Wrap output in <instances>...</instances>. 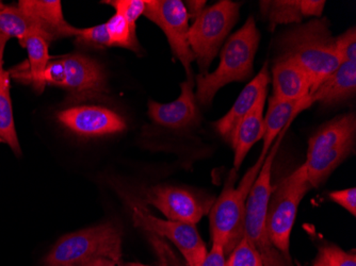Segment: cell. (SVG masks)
I'll return each instance as SVG.
<instances>
[{
	"label": "cell",
	"instance_id": "cell-6",
	"mask_svg": "<svg viewBox=\"0 0 356 266\" xmlns=\"http://www.w3.org/2000/svg\"><path fill=\"white\" fill-rule=\"evenodd\" d=\"M266 157L259 156L236 189L235 169L209 212L210 232L213 242L223 245L225 253H231L245 237V201L254 181L257 178Z\"/></svg>",
	"mask_w": 356,
	"mask_h": 266
},
{
	"label": "cell",
	"instance_id": "cell-12",
	"mask_svg": "<svg viewBox=\"0 0 356 266\" xmlns=\"http://www.w3.org/2000/svg\"><path fill=\"white\" fill-rule=\"evenodd\" d=\"M60 60L65 72L63 89L69 92L71 103L101 98L107 93V78L99 62L81 53L65 55Z\"/></svg>",
	"mask_w": 356,
	"mask_h": 266
},
{
	"label": "cell",
	"instance_id": "cell-10",
	"mask_svg": "<svg viewBox=\"0 0 356 266\" xmlns=\"http://www.w3.org/2000/svg\"><path fill=\"white\" fill-rule=\"evenodd\" d=\"M133 219L136 227L172 242L185 258L188 266H201L203 263L207 248L195 225L158 219L141 207L134 208Z\"/></svg>",
	"mask_w": 356,
	"mask_h": 266
},
{
	"label": "cell",
	"instance_id": "cell-35",
	"mask_svg": "<svg viewBox=\"0 0 356 266\" xmlns=\"http://www.w3.org/2000/svg\"><path fill=\"white\" fill-rule=\"evenodd\" d=\"M189 19L195 21L201 15L202 12L206 9V1L204 0H189L185 3Z\"/></svg>",
	"mask_w": 356,
	"mask_h": 266
},
{
	"label": "cell",
	"instance_id": "cell-13",
	"mask_svg": "<svg viewBox=\"0 0 356 266\" xmlns=\"http://www.w3.org/2000/svg\"><path fill=\"white\" fill-rule=\"evenodd\" d=\"M60 123L80 137H103L126 129L123 117L107 108L76 106L58 113Z\"/></svg>",
	"mask_w": 356,
	"mask_h": 266
},
{
	"label": "cell",
	"instance_id": "cell-18",
	"mask_svg": "<svg viewBox=\"0 0 356 266\" xmlns=\"http://www.w3.org/2000/svg\"><path fill=\"white\" fill-rule=\"evenodd\" d=\"M356 92V61L343 62L309 95L312 105L334 106L354 97Z\"/></svg>",
	"mask_w": 356,
	"mask_h": 266
},
{
	"label": "cell",
	"instance_id": "cell-9",
	"mask_svg": "<svg viewBox=\"0 0 356 266\" xmlns=\"http://www.w3.org/2000/svg\"><path fill=\"white\" fill-rule=\"evenodd\" d=\"M143 15L165 32L174 56L183 64L191 79L192 62L195 60L189 44V16L181 0H147Z\"/></svg>",
	"mask_w": 356,
	"mask_h": 266
},
{
	"label": "cell",
	"instance_id": "cell-1",
	"mask_svg": "<svg viewBox=\"0 0 356 266\" xmlns=\"http://www.w3.org/2000/svg\"><path fill=\"white\" fill-rule=\"evenodd\" d=\"M277 57L297 63L309 75L311 94L341 65L327 19H315L286 30L277 40Z\"/></svg>",
	"mask_w": 356,
	"mask_h": 266
},
{
	"label": "cell",
	"instance_id": "cell-8",
	"mask_svg": "<svg viewBox=\"0 0 356 266\" xmlns=\"http://www.w3.org/2000/svg\"><path fill=\"white\" fill-rule=\"evenodd\" d=\"M240 7L239 3L222 0L206 8L189 28L190 47L201 75L208 74L211 62L237 23Z\"/></svg>",
	"mask_w": 356,
	"mask_h": 266
},
{
	"label": "cell",
	"instance_id": "cell-36",
	"mask_svg": "<svg viewBox=\"0 0 356 266\" xmlns=\"http://www.w3.org/2000/svg\"><path fill=\"white\" fill-rule=\"evenodd\" d=\"M79 266H122V263H117V262L112 261V260L102 258V259L86 262V263L80 264Z\"/></svg>",
	"mask_w": 356,
	"mask_h": 266
},
{
	"label": "cell",
	"instance_id": "cell-38",
	"mask_svg": "<svg viewBox=\"0 0 356 266\" xmlns=\"http://www.w3.org/2000/svg\"><path fill=\"white\" fill-rule=\"evenodd\" d=\"M126 266H149V265H145V264H141V263H136V262H133V263H127L126 264ZM160 266H167L165 264H161Z\"/></svg>",
	"mask_w": 356,
	"mask_h": 266
},
{
	"label": "cell",
	"instance_id": "cell-29",
	"mask_svg": "<svg viewBox=\"0 0 356 266\" xmlns=\"http://www.w3.org/2000/svg\"><path fill=\"white\" fill-rule=\"evenodd\" d=\"M115 8L117 14L123 16L126 21L136 25L140 16L143 15L145 11V1L144 0H109L102 1Z\"/></svg>",
	"mask_w": 356,
	"mask_h": 266
},
{
	"label": "cell",
	"instance_id": "cell-28",
	"mask_svg": "<svg viewBox=\"0 0 356 266\" xmlns=\"http://www.w3.org/2000/svg\"><path fill=\"white\" fill-rule=\"evenodd\" d=\"M316 259L325 266H356L355 253H347L336 245H325L320 248Z\"/></svg>",
	"mask_w": 356,
	"mask_h": 266
},
{
	"label": "cell",
	"instance_id": "cell-30",
	"mask_svg": "<svg viewBox=\"0 0 356 266\" xmlns=\"http://www.w3.org/2000/svg\"><path fill=\"white\" fill-rule=\"evenodd\" d=\"M335 46L341 62L356 61L355 28H350L343 35L335 38Z\"/></svg>",
	"mask_w": 356,
	"mask_h": 266
},
{
	"label": "cell",
	"instance_id": "cell-19",
	"mask_svg": "<svg viewBox=\"0 0 356 266\" xmlns=\"http://www.w3.org/2000/svg\"><path fill=\"white\" fill-rule=\"evenodd\" d=\"M312 106L313 105L309 101V96L297 101H277L270 98L267 114L264 117L265 129H264V145L261 156L266 157L274 142L277 141L284 130L289 128L290 123L293 121L296 116L299 115L301 112Z\"/></svg>",
	"mask_w": 356,
	"mask_h": 266
},
{
	"label": "cell",
	"instance_id": "cell-40",
	"mask_svg": "<svg viewBox=\"0 0 356 266\" xmlns=\"http://www.w3.org/2000/svg\"><path fill=\"white\" fill-rule=\"evenodd\" d=\"M3 7H5V5H3V3H1V1H0V9H3Z\"/></svg>",
	"mask_w": 356,
	"mask_h": 266
},
{
	"label": "cell",
	"instance_id": "cell-33",
	"mask_svg": "<svg viewBox=\"0 0 356 266\" xmlns=\"http://www.w3.org/2000/svg\"><path fill=\"white\" fill-rule=\"evenodd\" d=\"M225 255L223 245L218 242H213V247L210 251H207L201 266H225Z\"/></svg>",
	"mask_w": 356,
	"mask_h": 266
},
{
	"label": "cell",
	"instance_id": "cell-3",
	"mask_svg": "<svg viewBox=\"0 0 356 266\" xmlns=\"http://www.w3.org/2000/svg\"><path fill=\"white\" fill-rule=\"evenodd\" d=\"M356 116L346 113L322 125L309 138L307 157L302 164L312 187L321 185L354 151Z\"/></svg>",
	"mask_w": 356,
	"mask_h": 266
},
{
	"label": "cell",
	"instance_id": "cell-4",
	"mask_svg": "<svg viewBox=\"0 0 356 266\" xmlns=\"http://www.w3.org/2000/svg\"><path fill=\"white\" fill-rule=\"evenodd\" d=\"M102 258L122 263V232L115 224L104 223L64 235L44 258L43 265L79 266Z\"/></svg>",
	"mask_w": 356,
	"mask_h": 266
},
{
	"label": "cell",
	"instance_id": "cell-25",
	"mask_svg": "<svg viewBox=\"0 0 356 266\" xmlns=\"http://www.w3.org/2000/svg\"><path fill=\"white\" fill-rule=\"evenodd\" d=\"M108 35H109L111 47H122L129 49L139 55L142 51L141 46L138 41L136 25L126 21L123 16L115 13L106 23Z\"/></svg>",
	"mask_w": 356,
	"mask_h": 266
},
{
	"label": "cell",
	"instance_id": "cell-37",
	"mask_svg": "<svg viewBox=\"0 0 356 266\" xmlns=\"http://www.w3.org/2000/svg\"><path fill=\"white\" fill-rule=\"evenodd\" d=\"M10 38L0 32V69H3V51H5L6 44L9 41Z\"/></svg>",
	"mask_w": 356,
	"mask_h": 266
},
{
	"label": "cell",
	"instance_id": "cell-26",
	"mask_svg": "<svg viewBox=\"0 0 356 266\" xmlns=\"http://www.w3.org/2000/svg\"><path fill=\"white\" fill-rule=\"evenodd\" d=\"M225 266H263V261L253 244L245 235L229 253Z\"/></svg>",
	"mask_w": 356,
	"mask_h": 266
},
{
	"label": "cell",
	"instance_id": "cell-5",
	"mask_svg": "<svg viewBox=\"0 0 356 266\" xmlns=\"http://www.w3.org/2000/svg\"><path fill=\"white\" fill-rule=\"evenodd\" d=\"M286 130L274 142L245 201V235L261 255L263 266H291V262L274 247L267 231V211L273 188L271 176L273 162Z\"/></svg>",
	"mask_w": 356,
	"mask_h": 266
},
{
	"label": "cell",
	"instance_id": "cell-20",
	"mask_svg": "<svg viewBox=\"0 0 356 266\" xmlns=\"http://www.w3.org/2000/svg\"><path fill=\"white\" fill-rule=\"evenodd\" d=\"M266 97L267 94L259 99L257 105L251 112L240 122L236 128L232 140V147L234 149V169L238 171L242 162L245 161L248 153L251 151L254 144L263 140L264 137V110H265Z\"/></svg>",
	"mask_w": 356,
	"mask_h": 266
},
{
	"label": "cell",
	"instance_id": "cell-41",
	"mask_svg": "<svg viewBox=\"0 0 356 266\" xmlns=\"http://www.w3.org/2000/svg\"><path fill=\"white\" fill-rule=\"evenodd\" d=\"M71 266H74V265H71Z\"/></svg>",
	"mask_w": 356,
	"mask_h": 266
},
{
	"label": "cell",
	"instance_id": "cell-24",
	"mask_svg": "<svg viewBox=\"0 0 356 266\" xmlns=\"http://www.w3.org/2000/svg\"><path fill=\"white\" fill-rule=\"evenodd\" d=\"M261 13L267 17L270 27L277 25L297 24L299 25L306 15L302 0H280V1H261Z\"/></svg>",
	"mask_w": 356,
	"mask_h": 266
},
{
	"label": "cell",
	"instance_id": "cell-7",
	"mask_svg": "<svg viewBox=\"0 0 356 266\" xmlns=\"http://www.w3.org/2000/svg\"><path fill=\"white\" fill-rule=\"evenodd\" d=\"M313 189L304 166H300L272 192L267 211V231L274 247L291 262L290 235L304 196Z\"/></svg>",
	"mask_w": 356,
	"mask_h": 266
},
{
	"label": "cell",
	"instance_id": "cell-15",
	"mask_svg": "<svg viewBox=\"0 0 356 266\" xmlns=\"http://www.w3.org/2000/svg\"><path fill=\"white\" fill-rule=\"evenodd\" d=\"M268 85H269V72H268V63H266L256 77H254L245 85V89L242 90L231 110L222 119L213 124L218 133L226 142L232 143L236 128L257 105L259 99L267 94Z\"/></svg>",
	"mask_w": 356,
	"mask_h": 266
},
{
	"label": "cell",
	"instance_id": "cell-2",
	"mask_svg": "<svg viewBox=\"0 0 356 266\" xmlns=\"http://www.w3.org/2000/svg\"><path fill=\"white\" fill-rule=\"evenodd\" d=\"M259 40L261 33L251 16L224 44L217 69L197 76L195 99L200 105H211L220 89L232 82L245 81L252 77Z\"/></svg>",
	"mask_w": 356,
	"mask_h": 266
},
{
	"label": "cell",
	"instance_id": "cell-14",
	"mask_svg": "<svg viewBox=\"0 0 356 266\" xmlns=\"http://www.w3.org/2000/svg\"><path fill=\"white\" fill-rule=\"evenodd\" d=\"M194 81L181 83V95L170 103H149V115L154 123L173 129H183L200 121V111L193 93Z\"/></svg>",
	"mask_w": 356,
	"mask_h": 266
},
{
	"label": "cell",
	"instance_id": "cell-16",
	"mask_svg": "<svg viewBox=\"0 0 356 266\" xmlns=\"http://www.w3.org/2000/svg\"><path fill=\"white\" fill-rule=\"evenodd\" d=\"M272 97L277 101H297L309 97L312 82L309 75L291 60L277 57L272 67Z\"/></svg>",
	"mask_w": 356,
	"mask_h": 266
},
{
	"label": "cell",
	"instance_id": "cell-31",
	"mask_svg": "<svg viewBox=\"0 0 356 266\" xmlns=\"http://www.w3.org/2000/svg\"><path fill=\"white\" fill-rule=\"evenodd\" d=\"M330 199L347 210L352 215H356V189L338 190L329 194Z\"/></svg>",
	"mask_w": 356,
	"mask_h": 266
},
{
	"label": "cell",
	"instance_id": "cell-27",
	"mask_svg": "<svg viewBox=\"0 0 356 266\" xmlns=\"http://www.w3.org/2000/svg\"><path fill=\"white\" fill-rule=\"evenodd\" d=\"M75 39V43L77 45L85 46V47L99 48V49L111 47L106 24L94 26L87 29H78Z\"/></svg>",
	"mask_w": 356,
	"mask_h": 266
},
{
	"label": "cell",
	"instance_id": "cell-21",
	"mask_svg": "<svg viewBox=\"0 0 356 266\" xmlns=\"http://www.w3.org/2000/svg\"><path fill=\"white\" fill-rule=\"evenodd\" d=\"M0 32L10 39H19V43L31 35H39L47 41L35 19L17 6H5L0 9Z\"/></svg>",
	"mask_w": 356,
	"mask_h": 266
},
{
	"label": "cell",
	"instance_id": "cell-22",
	"mask_svg": "<svg viewBox=\"0 0 356 266\" xmlns=\"http://www.w3.org/2000/svg\"><path fill=\"white\" fill-rule=\"evenodd\" d=\"M0 143L7 144L16 156H21L10 95V73L3 69H0Z\"/></svg>",
	"mask_w": 356,
	"mask_h": 266
},
{
	"label": "cell",
	"instance_id": "cell-17",
	"mask_svg": "<svg viewBox=\"0 0 356 266\" xmlns=\"http://www.w3.org/2000/svg\"><path fill=\"white\" fill-rule=\"evenodd\" d=\"M17 7L35 19L48 43L63 38L75 37L77 33V28L64 19L59 0H19Z\"/></svg>",
	"mask_w": 356,
	"mask_h": 266
},
{
	"label": "cell",
	"instance_id": "cell-23",
	"mask_svg": "<svg viewBox=\"0 0 356 266\" xmlns=\"http://www.w3.org/2000/svg\"><path fill=\"white\" fill-rule=\"evenodd\" d=\"M21 45L25 47L28 51L30 67L29 78L33 85V89L38 93H42L46 85L44 74H45L46 67L49 63L48 42L39 35H31L21 42Z\"/></svg>",
	"mask_w": 356,
	"mask_h": 266
},
{
	"label": "cell",
	"instance_id": "cell-32",
	"mask_svg": "<svg viewBox=\"0 0 356 266\" xmlns=\"http://www.w3.org/2000/svg\"><path fill=\"white\" fill-rule=\"evenodd\" d=\"M44 79L46 83L56 85L63 89L64 81H65V72H64L63 63L60 58L56 61L49 62L44 74Z\"/></svg>",
	"mask_w": 356,
	"mask_h": 266
},
{
	"label": "cell",
	"instance_id": "cell-39",
	"mask_svg": "<svg viewBox=\"0 0 356 266\" xmlns=\"http://www.w3.org/2000/svg\"><path fill=\"white\" fill-rule=\"evenodd\" d=\"M314 266H325V264L322 263L320 260L316 259L315 263H314Z\"/></svg>",
	"mask_w": 356,
	"mask_h": 266
},
{
	"label": "cell",
	"instance_id": "cell-11",
	"mask_svg": "<svg viewBox=\"0 0 356 266\" xmlns=\"http://www.w3.org/2000/svg\"><path fill=\"white\" fill-rule=\"evenodd\" d=\"M149 205L159 210L169 221L197 225L210 212L213 201L194 192L173 185H155L145 193Z\"/></svg>",
	"mask_w": 356,
	"mask_h": 266
},
{
	"label": "cell",
	"instance_id": "cell-34",
	"mask_svg": "<svg viewBox=\"0 0 356 266\" xmlns=\"http://www.w3.org/2000/svg\"><path fill=\"white\" fill-rule=\"evenodd\" d=\"M302 5H303L304 13L306 17H319L321 15L323 9L325 7V1H320V0H302Z\"/></svg>",
	"mask_w": 356,
	"mask_h": 266
}]
</instances>
